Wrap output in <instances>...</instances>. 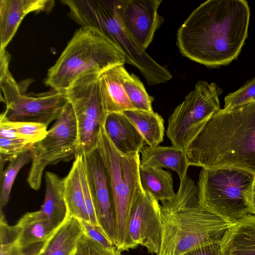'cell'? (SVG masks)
I'll return each mask as SVG.
<instances>
[{"label":"cell","mask_w":255,"mask_h":255,"mask_svg":"<svg viewBox=\"0 0 255 255\" xmlns=\"http://www.w3.org/2000/svg\"><path fill=\"white\" fill-rule=\"evenodd\" d=\"M250 9L244 0H208L188 16L177 45L189 59L209 67L237 59L248 36Z\"/></svg>","instance_id":"cell-1"},{"label":"cell","mask_w":255,"mask_h":255,"mask_svg":"<svg viewBox=\"0 0 255 255\" xmlns=\"http://www.w3.org/2000/svg\"><path fill=\"white\" fill-rule=\"evenodd\" d=\"M189 166L255 174V102L215 113L187 148Z\"/></svg>","instance_id":"cell-2"},{"label":"cell","mask_w":255,"mask_h":255,"mask_svg":"<svg viewBox=\"0 0 255 255\" xmlns=\"http://www.w3.org/2000/svg\"><path fill=\"white\" fill-rule=\"evenodd\" d=\"M162 231L156 255H184L204 245L220 242L234 224L211 213L200 204L197 185L187 174L171 199L160 205Z\"/></svg>","instance_id":"cell-3"},{"label":"cell","mask_w":255,"mask_h":255,"mask_svg":"<svg viewBox=\"0 0 255 255\" xmlns=\"http://www.w3.org/2000/svg\"><path fill=\"white\" fill-rule=\"evenodd\" d=\"M68 17L82 27L96 30L125 54L126 63L137 68L150 85L164 83L172 75L152 58L132 38L120 21L113 0H72Z\"/></svg>","instance_id":"cell-4"},{"label":"cell","mask_w":255,"mask_h":255,"mask_svg":"<svg viewBox=\"0 0 255 255\" xmlns=\"http://www.w3.org/2000/svg\"><path fill=\"white\" fill-rule=\"evenodd\" d=\"M125 63V54L114 42L96 30L81 27L48 70L44 83L65 93L74 81L85 75L100 74Z\"/></svg>","instance_id":"cell-5"},{"label":"cell","mask_w":255,"mask_h":255,"mask_svg":"<svg viewBox=\"0 0 255 255\" xmlns=\"http://www.w3.org/2000/svg\"><path fill=\"white\" fill-rule=\"evenodd\" d=\"M254 174L232 168H202L197 187L201 205L235 224L251 214L248 195Z\"/></svg>","instance_id":"cell-6"},{"label":"cell","mask_w":255,"mask_h":255,"mask_svg":"<svg viewBox=\"0 0 255 255\" xmlns=\"http://www.w3.org/2000/svg\"><path fill=\"white\" fill-rule=\"evenodd\" d=\"M97 148L108 173L113 196L118 233L116 247L121 252L126 251L128 218L142 190L139 154L120 152L108 135L104 126L101 128Z\"/></svg>","instance_id":"cell-7"},{"label":"cell","mask_w":255,"mask_h":255,"mask_svg":"<svg viewBox=\"0 0 255 255\" xmlns=\"http://www.w3.org/2000/svg\"><path fill=\"white\" fill-rule=\"evenodd\" d=\"M10 56L0 50V87L1 100L6 109L0 119L10 122H31L45 125L55 121L67 99L65 93L55 89L38 94H26L31 80L16 82L9 70Z\"/></svg>","instance_id":"cell-8"},{"label":"cell","mask_w":255,"mask_h":255,"mask_svg":"<svg viewBox=\"0 0 255 255\" xmlns=\"http://www.w3.org/2000/svg\"><path fill=\"white\" fill-rule=\"evenodd\" d=\"M222 90L214 83L199 81L169 117L166 135L185 153L213 115L221 109Z\"/></svg>","instance_id":"cell-9"},{"label":"cell","mask_w":255,"mask_h":255,"mask_svg":"<svg viewBox=\"0 0 255 255\" xmlns=\"http://www.w3.org/2000/svg\"><path fill=\"white\" fill-rule=\"evenodd\" d=\"M78 132L73 108L68 101L46 136L34 143L30 150L31 164L27 178L35 190L40 187L45 168L77 156Z\"/></svg>","instance_id":"cell-10"},{"label":"cell","mask_w":255,"mask_h":255,"mask_svg":"<svg viewBox=\"0 0 255 255\" xmlns=\"http://www.w3.org/2000/svg\"><path fill=\"white\" fill-rule=\"evenodd\" d=\"M98 75L93 73L80 77L65 92L76 120L77 155L97 148L101 128L108 115L101 97Z\"/></svg>","instance_id":"cell-11"},{"label":"cell","mask_w":255,"mask_h":255,"mask_svg":"<svg viewBox=\"0 0 255 255\" xmlns=\"http://www.w3.org/2000/svg\"><path fill=\"white\" fill-rule=\"evenodd\" d=\"M161 231L159 201L142 189L128 218L126 251L141 245L149 253L156 255L160 248Z\"/></svg>","instance_id":"cell-12"},{"label":"cell","mask_w":255,"mask_h":255,"mask_svg":"<svg viewBox=\"0 0 255 255\" xmlns=\"http://www.w3.org/2000/svg\"><path fill=\"white\" fill-rule=\"evenodd\" d=\"M83 156L98 224L116 247L118 233L115 209L105 164L97 147Z\"/></svg>","instance_id":"cell-13"},{"label":"cell","mask_w":255,"mask_h":255,"mask_svg":"<svg viewBox=\"0 0 255 255\" xmlns=\"http://www.w3.org/2000/svg\"><path fill=\"white\" fill-rule=\"evenodd\" d=\"M114 4L124 27L143 49L152 41L163 19L158 13V0H115Z\"/></svg>","instance_id":"cell-14"},{"label":"cell","mask_w":255,"mask_h":255,"mask_svg":"<svg viewBox=\"0 0 255 255\" xmlns=\"http://www.w3.org/2000/svg\"><path fill=\"white\" fill-rule=\"evenodd\" d=\"M53 0H0V50L5 49L23 18L32 12H50Z\"/></svg>","instance_id":"cell-15"},{"label":"cell","mask_w":255,"mask_h":255,"mask_svg":"<svg viewBox=\"0 0 255 255\" xmlns=\"http://www.w3.org/2000/svg\"><path fill=\"white\" fill-rule=\"evenodd\" d=\"M129 74L124 65L111 67L99 74V91L108 114L136 110L130 102L123 85Z\"/></svg>","instance_id":"cell-16"},{"label":"cell","mask_w":255,"mask_h":255,"mask_svg":"<svg viewBox=\"0 0 255 255\" xmlns=\"http://www.w3.org/2000/svg\"><path fill=\"white\" fill-rule=\"evenodd\" d=\"M104 128L116 148L124 154L139 153L147 145L141 133L123 113L109 114Z\"/></svg>","instance_id":"cell-17"},{"label":"cell","mask_w":255,"mask_h":255,"mask_svg":"<svg viewBox=\"0 0 255 255\" xmlns=\"http://www.w3.org/2000/svg\"><path fill=\"white\" fill-rule=\"evenodd\" d=\"M222 255H255V215L235 223L220 241Z\"/></svg>","instance_id":"cell-18"},{"label":"cell","mask_w":255,"mask_h":255,"mask_svg":"<svg viewBox=\"0 0 255 255\" xmlns=\"http://www.w3.org/2000/svg\"><path fill=\"white\" fill-rule=\"evenodd\" d=\"M84 233L81 221L68 216L34 255H74Z\"/></svg>","instance_id":"cell-19"},{"label":"cell","mask_w":255,"mask_h":255,"mask_svg":"<svg viewBox=\"0 0 255 255\" xmlns=\"http://www.w3.org/2000/svg\"><path fill=\"white\" fill-rule=\"evenodd\" d=\"M16 244L23 250L43 244L57 229H55L40 210L27 212L14 226Z\"/></svg>","instance_id":"cell-20"},{"label":"cell","mask_w":255,"mask_h":255,"mask_svg":"<svg viewBox=\"0 0 255 255\" xmlns=\"http://www.w3.org/2000/svg\"><path fill=\"white\" fill-rule=\"evenodd\" d=\"M45 194L40 210L56 229L69 215L63 194V179L51 172L45 174Z\"/></svg>","instance_id":"cell-21"},{"label":"cell","mask_w":255,"mask_h":255,"mask_svg":"<svg viewBox=\"0 0 255 255\" xmlns=\"http://www.w3.org/2000/svg\"><path fill=\"white\" fill-rule=\"evenodd\" d=\"M141 154L140 165L170 169L178 174L180 181L187 175L189 166L184 152L174 146H144Z\"/></svg>","instance_id":"cell-22"},{"label":"cell","mask_w":255,"mask_h":255,"mask_svg":"<svg viewBox=\"0 0 255 255\" xmlns=\"http://www.w3.org/2000/svg\"><path fill=\"white\" fill-rule=\"evenodd\" d=\"M82 157L81 155L77 156L68 175L63 178V194L69 216L90 223L80 174Z\"/></svg>","instance_id":"cell-23"},{"label":"cell","mask_w":255,"mask_h":255,"mask_svg":"<svg viewBox=\"0 0 255 255\" xmlns=\"http://www.w3.org/2000/svg\"><path fill=\"white\" fill-rule=\"evenodd\" d=\"M139 174L142 190L150 193L157 201L162 202L175 196L176 193L170 171L159 167L139 165Z\"/></svg>","instance_id":"cell-24"},{"label":"cell","mask_w":255,"mask_h":255,"mask_svg":"<svg viewBox=\"0 0 255 255\" xmlns=\"http://www.w3.org/2000/svg\"><path fill=\"white\" fill-rule=\"evenodd\" d=\"M123 113L141 133L147 145L155 146L162 142L165 131L164 121L158 113L153 111L138 110H127Z\"/></svg>","instance_id":"cell-25"},{"label":"cell","mask_w":255,"mask_h":255,"mask_svg":"<svg viewBox=\"0 0 255 255\" xmlns=\"http://www.w3.org/2000/svg\"><path fill=\"white\" fill-rule=\"evenodd\" d=\"M31 161L30 151H27L10 162L8 167L1 173L0 212L7 204L13 182L22 167Z\"/></svg>","instance_id":"cell-26"},{"label":"cell","mask_w":255,"mask_h":255,"mask_svg":"<svg viewBox=\"0 0 255 255\" xmlns=\"http://www.w3.org/2000/svg\"><path fill=\"white\" fill-rule=\"evenodd\" d=\"M124 89L132 105L136 110L153 111L154 98L149 96L142 83L134 74H129L123 83Z\"/></svg>","instance_id":"cell-27"},{"label":"cell","mask_w":255,"mask_h":255,"mask_svg":"<svg viewBox=\"0 0 255 255\" xmlns=\"http://www.w3.org/2000/svg\"><path fill=\"white\" fill-rule=\"evenodd\" d=\"M34 143L25 139H11L0 137L1 166L6 162H10L30 151Z\"/></svg>","instance_id":"cell-28"},{"label":"cell","mask_w":255,"mask_h":255,"mask_svg":"<svg viewBox=\"0 0 255 255\" xmlns=\"http://www.w3.org/2000/svg\"><path fill=\"white\" fill-rule=\"evenodd\" d=\"M255 102V76L239 89L225 98L224 109H233Z\"/></svg>","instance_id":"cell-29"},{"label":"cell","mask_w":255,"mask_h":255,"mask_svg":"<svg viewBox=\"0 0 255 255\" xmlns=\"http://www.w3.org/2000/svg\"><path fill=\"white\" fill-rule=\"evenodd\" d=\"M6 122L14 130L25 140L35 143L42 139L47 132L45 125L31 122H10L0 119Z\"/></svg>","instance_id":"cell-30"},{"label":"cell","mask_w":255,"mask_h":255,"mask_svg":"<svg viewBox=\"0 0 255 255\" xmlns=\"http://www.w3.org/2000/svg\"><path fill=\"white\" fill-rule=\"evenodd\" d=\"M81 221L85 233L94 241L112 253L120 255L117 247L112 243L102 228L89 222Z\"/></svg>","instance_id":"cell-31"},{"label":"cell","mask_w":255,"mask_h":255,"mask_svg":"<svg viewBox=\"0 0 255 255\" xmlns=\"http://www.w3.org/2000/svg\"><path fill=\"white\" fill-rule=\"evenodd\" d=\"M74 255H117L108 251L97 243L92 240L84 232L78 242Z\"/></svg>","instance_id":"cell-32"},{"label":"cell","mask_w":255,"mask_h":255,"mask_svg":"<svg viewBox=\"0 0 255 255\" xmlns=\"http://www.w3.org/2000/svg\"><path fill=\"white\" fill-rule=\"evenodd\" d=\"M184 255H222L220 242L202 245L187 252Z\"/></svg>","instance_id":"cell-33"},{"label":"cell","mask_w":255,"mask_h":255,"mask_svg":"<svg viewBox=\"0 0 255 255\" xmlns=\"http://www.w3.org/2000/svg\"><path fill=\"white\" fill-rule=\"evenodd\" d=\"M248 201L250 204L251 214L255 215V174L254 180L248 195Z\"/></svg>","instance_id":"cell-34"},{"label":"cell","mask_w":255,"mask_h":255,"mask_svg":"<svg viewBox=\"0 0 255 255\" xmlns=\"http://www.w3.org/2000/svg\"><path fill=\"white\" fill-rule=\"evenodd\" d=\"M42 244L36 245L25 250L19 249L15 255H34L39 250Z\"/></svg>","instance_id":"cell-35"},{"label":"cell","mask_w":255,"mask_h":255,"mask_svg":"<svg viewBox=\"0 0 255 255\" xmlns=\"http://www.w3.org/2000/svg\"></svg>","instance_id":"cell-36"}]
</instances>
